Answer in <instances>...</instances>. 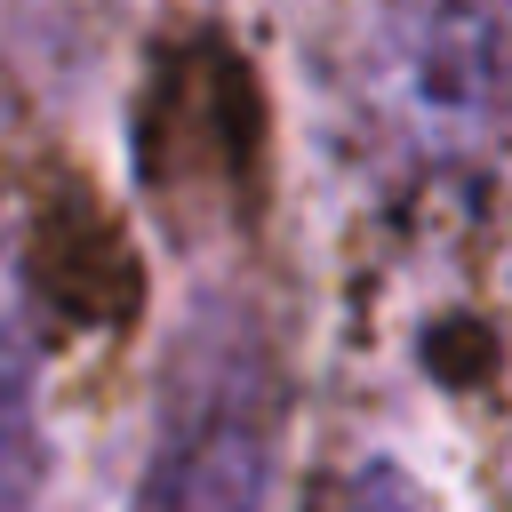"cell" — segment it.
I'll use <instances>...</instances> for the list:
<instances>
[{
    "mask_svg": "<svg viewBox=\"0 0 512 512\" xmlns=\"http://www.w3.org/2000/svg\"><path fill=\"white\" fill-rule=\"evenodd\" d=\"M280 464V384L256 328H200L168 376V416L128 512H264Z\"/></svg>",
    "mask_w": 512,
    "mask_h": 512,
    "instance_id": "obj_1",
    "label": "cell"
},
{
    "mask_svg": "<svg viewBox=\"0 0 512 512\" xmlns=\"http://www.w3.org/2000/svg\"><path fill=\"white\" fill-rule=\"evenodd\" d=\"M40 488V328L16 272L0 264V512H24Z\"/></svg>",
    "mask_w": 512,
    "mask_h": 512,
    "instance_id": "obj_2",
    "label": "cell"
},
{
    "mask_svg": "<svg viewBox=\"0 0 512 512\" xmlns=\"http://www.w3.org/2000/svg\"><path fill=\"white\" fill-rule=\"evenodd\" d=\"M336 512H440L400 464H360L352 480H344V496H336Z\"/></svg>",
    "mask_w": 512,
    "mask_h": 512,
    "instance_id": "obj_3",
    "label": "cell"
}]
</instances>
